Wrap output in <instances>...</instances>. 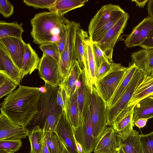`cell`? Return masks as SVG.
I'll use <instances>...</instances> for the list:
<instances>
[{"label":"cell","instance_id":"1","mask_svg":"<svg viewBox=\"0 0 153 153\" xmlns=\"http://www.w3.org/2000/svg\"><path fill=\"white\" fill-rule=\"evenodd\" d=\"M39 88L19 85L1 104V112L15 124L26 128L38 111Z\"/></svg>","mask_w":153,"mask_h":153},{"label":"cell","instance_id":"2","mask_svg":"<svg viewBox=\"0 0 153 153\" xmlns=\"http://www.w3.org/2000/svg\"><path fill=\"white\" fill-rule=\"evenodd\" d=\"M46 90L42 93L38 103V111L26 128L29 131L38 126L45 133L56 131L63 110L57 102L58 87L45 83Z\"/></svg>","mask_w":153,"mask_h":153},{"label":"cell","instance_id":"3","mask_svg":"<svg viewBox=\"0 0 153 153\" xmlns=\"http://www.w3.org/2000/svg\"><path fill=\"white\" fill-rule=\"evenodd\" d=\"M70 21L64 16L52 12H43L35 14L30 21L31 35L33 42L38 45L58 43L64 26Z\"/></svg>","mask_w":153,"mask_h":153},{"label":"cell","instance_id":"4","mask_svg":"<svg viewBox=\"0 0 153 153\" xmlns=\"http://www.w3.org/2000/svg\"><path fill=\"white\" fill-rule=\"evenodd\" d=\"M120 63H112L109 71L96 82L94 86L106 105L122 80L127 70Z\"/></svg>","mask_w":153,"mask_h":153},{"label":"cell","instance_id":"5","mask_svg":"<svg viewBox=\"0 0 153 153\" xmlns=\"http://www.w3.org/2000/svg\"><path fill=\"white\" fill-rule=\"evenodd\" d=\"M89 107L94 137L97 143L107 126V107L105 101L98 93L94 85L93 88Z\"/></svg>","mask_w":153,"mask_h":153},{"label":"cell","instance_id":"6","mask_svg":"<svg viewBox=\"0 0 153 153\" xmlns=\"http://www.w3.org/2000/svg\"><path fill=\"white\" fill-rule=\"evenodd\" d=\"M80 26L79 23L70 21L66 42L59 63L60 85L67 76L73 63L77 60L75 42L76 32Z\"/></svg>","mask_w":153,"mask_h":153},{"label":"cell","instance_id":"7","mask_svg":"<svg viewBox=\"0 0 153 153\" xmlns=\"http://www.w3.org/2000/svg\"><path fill=\"white\" fill-rule=\"evenodd\" d=\"M145 75L144 73L137 69L121 96L114 105L107 107V126H111L118 114L128 107L136 88Z\"/></svg>","mask_w":153,"mask_h":153},{"label":"cell","instance_id":"8","mask_svg":"<svg viewBox=\"0 0 153 153\" xmlns=\"http://www.w3.org/2000/svg\"><path fill=\"white\" fill-rule=\"evenodd\" d=\"M129 17L128 14L126 12L117 22L107 32L102 39L96 43L110 62H113L112 56L114 47L123 32Z\"/></svg>","mask_w":153,"mask_h":153},{"label":"cell","instance_id":"9","mask_svg":"<svg viewBox=\"0 0 153 153\" xmlns=\"http://www.w3.org/2000/svg\"><path fill=\"white\" fill-rule=\"evenodd\" d=\"M126 12L119 6L111 4L102 6L91 19L88 25L89 37L115 18L122 17Z\"/></svg>","mask_w":153,"mask_h":153},{"label":"cell","instance_id":"10","mask_svg":"<svg viewBox=\"0 0 153 153\" xmlns=\"http://www.w3.org/2000/svg\"><path fill=\"white\" fill-rule=\"evenodd\" d=\"M38 69L40 77L45 83L54 87L59 86V64L57 61L43 53Z\"/></svg>","mask_w":153,"mask_h":153},{"label":"cell","instance_id":"11","mask_svg":"<svg viewBox=\"0 0 153 153\" xmlns=\"http://www.w3.org/2000/svg\"><path fill=\"white\" fill-rule=\"evenodd\" d=\"M75 138L81 144L84 153H91L94 151L97 143L94 137L89 107L86 115L83 126L74 132Z\"/></svg>","mask_w":153,"mask_h":153},{"label":"cell","instance_id":"12","mask_svg":"<svg viewBox=\"0 0 153 153\" xmlns=\"http://www.w3.org/2000/svg\"><path fill=\"white\" fill-rule=\"evenodd\" d=\"M153 33V19L148 16L133 28L131 32L126 38L125 45L128 48L139 46Z\"/></svg>","mask_w":153,"mask_h":153},{"label":"cell","instance_id":"13","mask_svg":"<svg viewBox=\"0 0 153 153\" xmlns=\"http://www.w3.org/2000/svg\"><path fill=\"white\" fill-rule=\"evenodd\" d=\"M56 132L64 144L67 153H78L74 131L64 110L56 126Z\"/></svg>","mask_w":153,"mask_h":153},{"label":"cell","instance_id":"14","mask_svg":"<svg viewBox=\"0 0 153 153\" xmlns=\"http://www.w3.org/2000/svg\"><path fill=\"white\" fill-rule=\"evenodd\" d=\"M29 131L14 123L1 112L0 115V140H20L28 136Z\"/></svg>","mask_w":153,"mask_h":153},{"label":"cell","instance_id":"15","mask_svg":"<svg viewBox=\"0 0 153 153\" xmlns=\"http://www.w3.org/2000/svg\"><path fill=\"white\" fill-rule=\"evenodd\" d=\"M26 44L22 39L13 37L0 39V45L3 47L15 65L21 70Z\"/></svg>","mask_w":153,"mask_h":153},{"label":"cell","instance_id":"16","mask_svg":"<svg viewBox=\"0 0 153 153\" xmlns=\"http://www.w3.org/2000/svg\"><path fill=\"white\" fill-rule=\"evenodd\" d=\"M0 73L19 85L25 76L21 69L14 63L3 47L0 45Z\"/></svg>","mask_w":153,"mask_h":153},{"label":"cell","instance_id":"17","mask_svg":"<svg viewBox=\"0 0 153 153\" xmlns=\"http://www.w3.org/2000/svg\"><path fill=\"white\" fill-rule=\"evenodd\" d=\"M119 148L116 132L112 126H106L96 146L94 153H117Z\"/></svg>","mask_w":153,"mask_h":153},{"label":"cell","instance_id":"18","mask_svg":"<svg viewBox=\"0 0 153 153\" xmlns=\"http://www.w3.org/2000/svg\"><path fill=\"white\" fill-rule=\"evenodd\" d=\"M80 78L81 84L78 90L77 102L80 119L83 126L85 118L90 103L92 90L86 82L85 71L83 69Z\"/></svg>","mask_w":153,"mask_h":153},{"label":"cell","instance_id":"19","mask_svg":"<svg viewBox=\"0 0 153 153\" xmlns=\"http://www.w3.org/2000/svg\"><path fill=\"white\" fill-rule=\"evenodd\" d=\"M84 62L86 82L92 90L96 82V68L94 57L92 43L89 38L85 42Z\"/></svg>","mask_w":153,"mask_h":153},{"label":"cell","instance_id":"20","mask_svg":"<svg viewBox=\"0 0 153 153\" xmlns=\"http://www.w3.org/2000/svg\"><path fill=\"white\" fill-rule=\"evenodd\" d=\"M139 136V132L134 129L127 134L116 133L119 147L125 153H143L140 142Z\"/></svg>","mask_w":153,"mask_h":153},{"label":"cell","instance_id":"21","mask_svg":"<svg viewBox=\"0 0 153 153\" xmlns=\"http://www.w3.org/2000/svg\"><path fill=\"white\" fill-rule=\"evenodd\" d=\"M131 57L138 69L147 76L153 72V48H143L132 53Z\"/></svg>","mask_w":153,"mask_h":153},{"label":"cell","instance_id":"22","mask_svg":"<svg viewBox=\"0 0 153 153\" xmlns=\"http://www.w3.org/2000/svg\"><path fill=\"white\" fill-rule=\"evenodd\" d=\"M135 105L127 107L118 114L111 126L116 133L125 134L130 133L134 126L133 121Z\"/></svg>","mask_w":153,"mask_h":153},{"label":"cell","instance_id":"23","mask_svg":"<svg viewBox=\"0 0 153 153\" xmlns=\"http://www.w3.org/2000/svg\"><path fill=\"white\" fill-rule=\"evenodd\" d=\"M78 88H75L74 92L70 96H66L65 111L67 117L71 124L74 132L83 126L79 116L77 102Z\"/></svg>","mask_w":153,"mask_h":153},{"label":"cell","instance_id":"24","mask_svg":"<svg viewBox=\"0 0 153 153\" xmlns=\"http://www.w3.org/2000/svg\"><path fill=\"white\" fill-rule=\"evenodd\" d=\"M153 118V95L151 94L141 100L134 108L133 121L145 118Z\"/></svg>","mask_w":153,"mask_h":153},{"label":"cell","instance_id":"25","mask_svg":"<svg viewBox=\"0 0 153 153\" xmlns=\"http://www.w3.org/2000/svg\"><path fill=\"white\" fill-rule=\"evenodd\" d=\"M40 59L30 44L26 43L21 68L24 76L30 74L35 70L38 69Z\"/></svg>","mask_w":153,"mask_h":153},{"label":"cell","instance_id":"26","mask_svg":"<svg viewBox=\"0 0 153 153\" xmlns=\"http://www.w3.org/2000/svg\"><path fill=\"white\" fill-rule=\"evenodd\" d=\"M153 93V77L146 74L143 80L136 88L128 107L136 105L147 96Z\"/></svg>","mask_w":153,"mask_h":153},{"label":"cell","instance_id":"27","mask_svg":"<svg viewBox=\"0 0 153 153\" xmlns=\"http://www.w3.org/2000/svg\"><path fill=\"white\" fill-rule=\"evenodd\" d=\"M82 69L78 61H75L71 65L67 76L60 85L63 87L67 97L70 96L74 92L76 82L79 78Z\"/></svg>","mask_w":153,"mask_h":153},{"label":"cell","instance_id":"28","mask_svg":"<svg viewBox=\"0 0 153 153\" xmlns=\"http://www.w3.org/2000/svg\"><path fill=\"white\" fill-rule=\"evenodd\" d=\"M88 1V0H56L54 5L49 10L63 16L71 10L83 6Z\"/></svg>","mask_w":153,"mask_h":153},{"label":"cell","instance_id":"29","mask_svg":"<svg viewBox=\"0 0 153 153\" xmlns=\"http://www.w3.org/2000/svg\"><path fill=\"white\" fill-rule=\"evenodd\" d=\"M137 69L133 63L128 67L127 70L122 80L107 104V107H111L114 105L121 96Z\"/></svg>","mask_w":153,"mask_h":153},{"label":"cell","instance_id":"30","mask_svg":"<svg viewBox=\"0 0 153 153\" xmlns=\"http://www.w3.org/2000/svg\"><path fill=\"white\" fill-rule=\"evenodd\" d=\"M24 31L22 23L0 21V39L8 37L22 39Z\"/></svg>","mask_w":153,"mask_h":153},{"label":"cell","instance_id":"31","mask_svg":"<svg viewBox=\"0 0 153 153\" xmlns=\"http://www.w3.org/2000/svg\"><path fill=\"white\" fill-rule=\"evenodd\" d=\"M89 39L87 32L81 28L80 26L76 33L75 48L77 60L82 69L84 68V62L85 46L86 41Z\"/></svg>","mask_w":153,"mask_h":153},{"label":"cell","instance_id":"32","mask_svg":"<svg viewBox=\"0 0 153 153\" xmlns=\"http://www.w3.org/2000/svg\"><path fill=\"white\" fill-rule=\"evenodd\" d=\"M45 134L38 126L29 131L28 136L30 146V153H42Z\"/></svg>","mask_w":153,"mask_h":153},{"label":"cell","instance_id":"33","mask_svg":"<svg viewBox=\"0 0 153 153\" xmlns=\"http://www.w3.org/2000/svg\"><path fill=\"white\" fill-rule=\"evenodd\" d=\"M47 145L50 153H67L64 144L56 131L50 133Z\"/></svg>","mask_w":153,"mask_h":153},{"label":"cell","instance_id":"34","mask_svg":"<svg viewBox=\"0 0 153 153\" xmlns=\"http://www.w3.org/2000/svg\"><path fill=\"white\" fill-rule=\"evenodd\" d=\"M18 85L5 75L0 73V98L9 94Z\"/></svg>","mask_w":153,"mask_h":153},{"label":"cell","instance_id":"35","mask_svg":"<svg viewBox=\"0 0 153 153\" xmlns=\"http://www.w3.org/2000/svg\"><path fill=\"white\" fill-rule=\"evenodd\" d=\"M39 48L43 53L51 57L59 63L61 58L58 43L49 42L39 45Z\"/></svg>","mask_w":153,"mask_h":153},{"label":"cell","instance_id":"36","mask_svg":"<svg viewBox=\"0 0 153 153\" xmlns=\"http://www.w3.org/2000/svg\"><path fill=\"white\" fill-rule=\"evenodd\" d=\"M21 140H0V153H14L22 147Z\"/></svg>","mask_w":153,"mask_h":153},{"label":"cell","instance_id":"37","mask_svg":"<svg viewBox=\"0 0 153 153\" xmlns=\"http://www.w3.org/2000/svg\"><path fill=\"white\" fill-rule=\"evenodd\" d=\"M139 139L143 153H153V131L139 134Z\"/></svg>","mask_w":153,"mask_h":153},{"label":"cell","instance_id":"38","mask_svg":"<svg viewBox=\"0 0 153 153\" xmlns=\"http://www.w3.org/2000/svg\"><path fill=\"white\" fill-rule=\"evenodd\" d=\"M56 0H24L27 5L36 8L48 9L49 10L54 5Z\"/></svg>","mask_w":153,"mask_h":153},{"label":"cell","instance_id":"39","mask_svg":"<svg viewBox=\"0 0 153 153\" xmlns=\"http://www.w3.org/2000/svg\"><path fill=\"white\" fill-rule=\"evenodd\" d=\"M92 47L97 71L100 68L104 60L107 58L103 52L96 43H92Z\"/></svg>","mask_w":153,"mask_h":153},{"label":"cell","instance_id":"40","mask_svg":"<svg viewBox=\"0 0 153 153\" xmlns=\"http://www.w3.org/2000/svg\"><path fill=\"white\" fill-rule=\"evenodd\" d=\"M14 12V7L7 0H0V13L5 18L10 16Z\"/></svg>","mask_w":153,"mask_h":153},{"label":"cell","instance_id":"41","mask_svg":"<svg viewBox=\"0 0 153 153\" xmlns=\"http://www.w3.org/2000/svg\"><path fill=\"white\" fill-rule=\"evenodd\" d=\"M112 62H110L107 59L104 60L100 68L96 71V82L109 71L111 67Z\"/></svg>","mask_w":153,"mask_h":153},{"label":"cell","instance_id":"42","mask_svg":"<svg viewBox=\"0 0 153 153\" xmlns=\"http://www.w3.org/2000/svg\"><path fill=\"white\" fill-rule=\"evenodd\" d=\"M70 22V21L65 25L62 28L60 39L58 43L61 55L64 50L66 42Z\"/></svg>","mask_w":153,"mask_h":153},{"label":"cell","instance_id":"43","mask_svg":"<svg viewBox=\"0 0 153 153\" xmlns=\"http://www.w3.org/2000/svg\"><path fill=\"white\" fill-rule=\"evenodd\" d=\"M143 48H153V33L140 45Z\"/></svg>","mask_w":153,"mask_h":153},{"label":"cell","instance_id":"44","mask_svg":"<svg viewBox=\"0 0 153 153\" xmlns=\"http://www.w3.org/2000/svg\"><path fill=\"white\" fill-rule=\"evenodd\" d=\"M50 133H46L42 153H50L47 145V141Z\"/></svg>","mask_w":153,"mask_h":153},{"label":"cell","instance_id":"45","mask_svg":"<svg viewBox=\"0 0 153 153\" xmlns=\"http://www.w3.org/2000/svg\"><path fill=\"white\" fill-rule=\"evenodd\" d=\"M148 120L145 118L139 119L134 122V124L139 128H143L146 125Z\"/></svg>","mask_w":153,"mask_h":153},{"label":"cell","instance_id":"46","mask_svg":"<svg viewBox=\"0 0 153 153\" xmlns=\"http://www.w3.org/2000/svg\"><path fill=\"white\" fill-rule=\"evenodd\" d=\"M147 10L149 16L153 19V0H149L148 2Z\"/></svg>","mask_w":153,"mask_h":153},{"label":"cell","instance_id":"47","mask_svg":"<svg viewBox=\"0 0 153 153\" xmlns=\"http://www.w3.org/2000/svg\"><path fill=\"white\" fill-rule=\"evenodd\" d=\"M148 0H133L132 1H134L136 4V5L140 7H144L146 4L148 2Z\"/></svg>","mask_w":153,"mask_h":153},{"label":"cell","instance_id":"48","mask_svg":"<svg viewBox=\"0 0 153 153\" xmlns=\"http://www.w3.org/2000/svg\"><path fill=\"white\" fill-rule=\"evenodd\" d=\"M76 146L78 153H84L82 146L75 138Z\"/></svg>","mask_w":153,"mask_h":153},{"label":"cell","instance_id":"49","mask_svg":"<svg viewBox=\"0 0 153 153\" xmlns=\"http://www.w3.org/2000/svg\"><path fill=\"white\" fill-rule=\"evenodd\" d=\"M117 153H125L123 150L120 148L119 150Z\"/></svg>","mask_w":153,"mask_h":153},{"label":"cell","instance_id":"50","mask_svg":"<svg viewBox=\"0 0 153 153\" xmlns=\"http://www.w3.org/2000/svg\"><path fill=\"white\" fill-rule=\"evenodd\" d=\"M150 76L151 77H153V72L152 73V74Z\"/></svg>","mask_w":153,"mask_h":153},{"label":"cell","instance_id":"51","mask_svg":"<svg viewBox=\"0 0 153 153\" xmlns=\"http://www.w3.org/2000/svg\"><path fill=\"white\" fill-rule=\"evenodd\" d=\"M152 94L153 95V93Z\"/></svg>","mask_w":153,"mask_h":153}]
</instances>
